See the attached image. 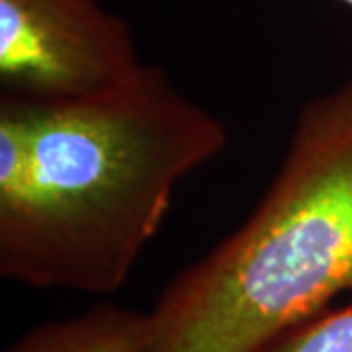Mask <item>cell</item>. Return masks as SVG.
Here are the masks:
<instances>
[{
	"label": "cell",
	"mask_w": 352,
	"mask_h": 352,
	"mask_svg": "<svg viewBox=\"0 0 352 352\" xmlns=\"http://www.w3.org/2000/svg\"><path fill=\"white\" fill-rule=\"evenodd\" d=\"M131 28L98 0H0V90L30 102L92 98L141 69Z\"/></svg>",
	"instance_id": "3"
},
{
	"label": "cell",
	"mask_w": 352,
	"mask_h": 352,
	"mask_svg": "<svg viewBox=\"0 0 352 352\" xmlns=\"http://www.w3.org/2000/svg\"><path fill=\"white\" fill-rule=\"evenodd\" d=\"M352 294V78L305 102L252 214L161 292L145 352H251Z\"/></svg>",
	"instance_id": "2"
},
{
	"label": "cell",
	"mask_w": 352,
	"mask_h": 352,
	"mask_svg": "<svg viewBox=\"0 0 352 352\" xmlns=\"http://www.w3.org/2000/svg\"><path fill=\"white\" fill-rule=\"evenodd\" d=\"M151 335V311L98 303L82 314L32 327L6 352H145Z\"/></svg>",
	"instance_id": "4"
},
{
	"label": "cell",
	"mask_w": 352,
	"mask_h": 352,
	"mask_svg": "<svg viewBox=\"0 0 352 352\" xmlns=\"http://www.w3.org/2000/svg\"><path fill=\"white\" fill-rule=\"evenodd\" d=\"M227 141L223 122L155 65L82 100L0 96V276L118 292L178 184Z\"/></svg>",
	"instance_id": "1"
},
{
	"label": "cell",
	"mask_w": 352,
	"mask_h": 352,
	"mask_svg": "<svg viewBox=\"0 0 352 352\" xmlns=\"http://www.w3.org/2000/svg\"><path fill=\"white\" fill-rule=\"evenodd\" d=\"M337 2H340V4H344V6H349L352 10V0H337Z\"/></svg>",
	"instance_id": "6"
},
{
	"label": "cell",
	"mask_w": 352,
	"mask_h": 352,
	"mask_svg": "<svg viewBox=\"0 0 352 352\" xmlns=\"http://www.w3.org/2000/svg\"><path fill=\"white\" fill-rule=\"evenodd\" d=\"M251 352H352V302L305 317Z\"/></svg>",
	"instance_id": "5"
}]
</instances>
